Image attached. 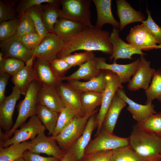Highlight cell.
I'll use <instances>...</instances> for the list:
<instances>
[{
  "instance_id": "obj_40",
  "label": "cell",
  "mask_w": 161,
  "mask_h": 161,
  "mask_svg": "<svg viewBox=\"0 0 161 161\" xmlns=\"http://www.w3.org/2000/svg\"><path fill=\"white\" fill-rule=\"evenodd\" d=\"M25 66L23 61L14 58H4L0 63V71H3L10 76L17 73Z\"/></svg>"
},
{
  "instance_id": "obj_8",
  "label": "cell",
  "mask_w": 161,
  "mask_h": 161,
  "mask_svg": "<svg viewBox=\"0 0 161 161\" xmlns=\"http://www.w3.org/2000/svg\"><path fill=\"white\" fill-rule=\"evenodd\" d=\"M46 129L38 116L33 115L20 129L14 132L13 136L4 143L2 147H6L13 144L33 140L38 134L44 133Z\"/></svg>"
},
{
  "instance_id": "obj_52",
  "label": "cell",
  "mask_w": 161,
  "mask_h": 161,
  "mask_svg": "<svg viewBox=\"0 0 161 161\" xmlns=\"http://www.w3.org/2000/svg\"><path fill=\"white\" fill-rule=\"evenodd\" d=\"M4 57L2 52H0V63L2 62L4 60Z\"/></svg>"
},
{
  "instance_id": "obj_29",
  "label": "cell",
  "mask_w": 161,
  "mask_h": 161,
  "mask_svg": "<svg viewBox=\"0 0 161 161\" xmlns=\"http://www.w3.org/2000/svg\"><path fill=\"white\" fill-rule=\"evenodd\" d=\"M35 80L36 76L33 67L29 68L25 66L12 76L11 79L14 86L24 95L30 84Z\"/></svg>"
},
{
  "instance_id": "obj_55",
  "label": "cell",
  "mask_w": 161,
  "mask_h": 161,
  "mask_svg": "<svg viewBox=\"0 0 161 161\" xmlns=\"http://www.w3.org/2000/svg\"><path fill=\"white\" fill-rule=\"evenodd\" d=\"M147 161H161V160H148Z\"/></svg>"
},
{
  "instance_id": "obj_6",
  "label": "cell",
  "mask_w": 161,
  "mask_h": 161,
  "mask_svg": "<svg viewBox=\"0 0 161 161\" xmlns=\"http://www.w3.org/2000/svg\"><path fill=\"white\" fill-rule=\"evenodd\" d=\"M106 70V85L102 93V99L100 107L96 117L97 122L96 135L102 129L106 113L117 90L119 89H123L124 88L122 85L120 78L116 74L110 71Z\"/></svg>"
},
{
  "instance_id": "obj_4",
  "label": "cell",
  "mask_w": 161,
  "mask_h": 161,
  "mask_svg": "<svg viewBox=\"0 0 161 161\" xmlns=\"http://www.w3.org/2000/svg\"><path fill=\"white\" fill-rule=\"evenodd\" d=\"M62 6L59 18L69 19L91 27L92 0H61Z\"/></svg>"
},
{
  "instance_id": "obj_12",
  "label": "cell",
  "mask_w": 161,
  "mask_h": 161,
  "mask_svg": "<svg viewBox=\"0 0 161 161\" xmlns=\"http://www.w3.org/2000/svg\"><path fill=\"white\" fill-rule=\"evenodd\" d=\"M138 67L127 85L128 89L135 91L142 89L146 90L149 87L152 77L156 70L151 67V62L143 55L140 56Z\"/></svg>"
},
{
  "instance_id": "obj_49",
  "label": "cell",
  "mask_w": 161,
  "mask_h": 161,
  "mask_svg": "<svg viewBox=\"0 0 161 161\" xmlns=\"http://www.w3.org/2000/svg\"><path fill=\"white\" fill-rule=\"evenodd\" d=\"M10 76L5 72L0 71V103L6 97L5 93Z\"/></svg>"
},
{
  "instance_id": "obj_37",
  "label": "cell",
  "mask_w": 161,
  "mask_h": 161,
  "mask_svg": "<svg viewBox=\"0 0 161 161\" xmlns=\"http://www.w3.org/2000/svg\"><path fill=\"white\" fill-rule=\"evenodd\" d=\"M75 116L73 111L65 107L59 113L55 127L51 137H55L58 135L70 124Z\"/></svg>"
},
{
  "instance_id": "obj_46",
  "label": "cell",
  "mask_w": 161,
  "mask_h": 161,
  "mask_svg": "<svg viewBox=\"0 0 161 161\" xmlns=\"http://www.w3.org/2000/svg\"><path fill=\"white\" fill-rule=\"evenodd\" d=\"M113 151H104L84 154L79 161H110Z\"/></svg>"
},
{
  "instance_id": "obj_32",
  "label": "cell",
  "mask_w": 161,
  "mask_h": 161,
  "mask_svg": "<svg viewBox=\"0 0 161 161\" xmlns=\"http://www.w3.org/2000/svg\"><path fill=\"white\" fill-rule=\"evenodd\" d=\"M81 101L85 114L94 112L97 106L101 105L102 93L89 92L81 93Z\"/></svg>"
},
{
  "instance_id": "obj_38",
  "label": "cell",
  "mask_w": 161,
  "mask_h": 161,
  "mask_svg": "<svg viewBox=\"0 0 161 161\" xmlns=\"http://www.w3.org/2000/svg\"><path fill=\"white\" fill-rule=\"evenodd\" d=\"M92 51H85L79 53L70 54L62 58L72 67L80 66L84 63L95 58Z\"/></svg>"
},
{
  "instance_id": "obj_2",
  "label": "cell",
  "mask_w": 161,
  "mask_h": 161,
  "mask_svg": "<svg viewBox=\"0 0 161 161\" xmlns=\"http://www.w3.org/2000/svg\"><path fill=\"white\" fill-rule=\"evenodd\" d=\"M129 138V145L145 160H161V136L142 129L136 124Z\"/></svg>"
},
{
  "instance_id": "obj_9",
  "label": "cell",
  "mask_w": 161,
  "mask_h": 161,
  "mask_svg": "<svg viewBox=\"0 0 161 161\" xmlns=\"http://www.w3.org/2000/svg\"><path fill=\"white\" fill-rule=\"evenodd\" d=\"M126 40L132 47L142 50L157 49V43L155 37L143 23L131 28Z\"/></svg>"
},
{
  "instance_id": "obj_30",
  "label": "cell",
  "mask_w": 161,
  "mask_h": 161,
  "mask_svg": "<svg viewBox=\"0 0 161 161\" xmlns=\"http://www.w3.org/2000/svg\"><path fill=\"white\" fill-rule=\"evenodd\" d=\"M31 142L27 141L13 144L6 147H0V161H14L22 157Z\"/></svg>"
},
{
  "instance_id": "obj_27",
  "label": "cell",
  "mask_w": 161,
  "mask_h": 161,
  "mask_svg": "<svg viewBox=\"0 0 161 161\" xmlns=\"http://www.w3.org/2000/svg\"><path fill=\"white\" fill-rule=\"evenodd\" d=\"M95 58L80 66L78 69L71 75L64 77V80H79L83 79L88 81L98 76L102 70L97 68Z\"/></svg>"
},
{
  "instance_id": "obj_24",
  "label": "cell",
  "mask_w": 161,
  "mask_h": 161,
  "mask_svg": "<svg viewBox=\"0 0 161 161\" xmlns=\"http://www.w3.org/2000/svg\"><path fill=\"white\" fill-rule=\"evenodd\" d=\"M96 10L97 18L95 26L102 29L105 24L111 25L118 29L120 23L114 17L111 10V0H93Z\"/></svg>"
},
{
  "instance_id": "obj_7",
  "label": "cell",
  "mask_w": 161,
  "mask_h": 161,
  "mask_svg": "<svg viewBox=\"0 0 161 161\" xmlns=\"http://www.w3.org/2000/svg\"><path fill=\"white\" fill-rule=\"evenodd\" d=\"M129 145V137H119L101 129L95 137L90 141L85 149L84 154L113 150Z\"/></svg>"
},
{
  "instance_id": "obj_50",
  "label": "cell",
  "mask_w": 161,
  "mask_h": 161,
  "mask_svg": "<svg viewBox=\"0 0 161 161\" xmlns=\"http://www.w3.org/2000/svg\"><path fill=\"white\" fill-rule=\"evenodd\" d=\"M60 161H79L71 153L66 152L65 155Z\"/></svg>"
},
{
  "instance_id": "obj_15",
  "label": "cell",
  "mask_w": 161,
  "mask_h": 161,
  "mask_svg": "<svg viewBox=\"0 0 161 161\" xmlns=\"http://www.w3.org/2000/svg\"><path fill=\"white\" fill-rule=\"evenodd\" d=\"M1 52L4 58H12L25 63L33 55L21 42L20 37L16 35L0 41Z\"/></svg>"
},
{
  "instance_id": "obj_11",
  "label": "cell",
  "mask_w": 161,
  "mask_h": 161,
  "mask_svg": "<svg viewBox=\"0 0 161 161\" xmlns=\"http://www.w3.org/2000/svg\"><path fill=\"white\" fill-rule=\"evenodd\" d=\"M55 140L51 137H47L44 133L38 134L31 140L28 149V151L39 154H45L61 160L66 152L58 145Z\"/></svg>"
},
{
  "instance_id": "obj_45",
  "label": "cell",
  "mask_w": 161,
  "mask_h": 161,
  "mask_svg": "<svg viewBox=\"0 0 161 161\" xmlns=\"http://www.w3.org/2000/svg\"><path fill=\"white\" fill-rule=\"evenodd\" d=\"M148 17L142 21L143 24L153 35L159 45H161V27L154 21L151 15V12L148 8L146 10Z\"/></svg>"
},
{
  "instance_id": "obj_28",
  "label": "cell",
  "mask_w": 161,
  "mask_h": 161,
  "mask_svg": "<svg viewBox=\"0 0 161 161\" xmlns=\"http://www.w3.org/2000/svg\"><path fill=\"white\" fill-rule=\"evenodd\" d=\"M61 0L41 5V15L44 24L48 32H53L55 24L59 18Z\"/></svg>"
},
{
  "instance_id": "obj_35",
  "label": "cell",
  "mask_w": 161,
  "mask_h": 161,
  "mask_svg": "<svg viewBox=\"0 0 161 161\" xmlns=\"http://www.w3.org/2000/svg\"><path fill=\"white\" fill-rule=\"evenodd\" d=\"M18 0H0V22L18 18L16 6Z\"/></svg>"
},
{
  "instance_id": "obj_44",
  "label": "cell",
  "mask_w": 161,
  "mask_h": 161,
  "mask_svg": "<svg viewBox=\"0 0 161 161\" xmlns=\"http://www.w3.org/2000/svg\"><path fill=\"white\" fill-rule=\"evenodd\" d=\"M19 37L23 44L31 52L37 47L42 38L37 32L28 34Z\"/></svg>"
},
{
  "instance_id": "obj_5",
  "label": "cell",
  "mask_w": 161,
  "mask_h": 161,
  "mask_svg": "<svg viewBox=\"0 0 161 161\" xmlns=\"http://www.w3.org/2000/svg\"><path fill=\"white\" fill-rule=\"evenodd\" d=\"M92 113L83 117L75 116L70 124L54 138L60 147L65 152L82 134L89 117L95 114Z\"/></svg>"
},
{
  "instance_id": "obj_23",
  "label": "cell",
  "mask_w": 161,
  "mask_h": 161,
  "mask_svg": "<svg viewBox=\"0 0 161 161\" xmlns=\"http://www.w3.org/2000/svg\"><path fill=\"white\" fill-rule=\"evenodd\" d=\"M86 27L82 24L69 19L59 18L54 26L53 32L65 43Z\"/></svg>"
},
{
  "instance_id": "obj_20",
  "label": "cell",
  "mask_w": 161,
  "mask_h": 161,
  "mask_svg": "<svg viewBox=\"0 0 161 161\" xmlns=\"http://www.w3.org/2000/svg\"><path fill=\"white\" fill-rule=\"evenodd\" d=\"M36 80L42 84L56 87L64 80L54 72L49 61L36 58L33 66Z\"/></svg>"
},
{
  "instance_id": "obj_43",
  "label": "cell",
  "mask_w": 161,
  "mask_h": 161,
  "mask_svg": "<svg viewBox=\"0 0 161 161\" xmlns=\"http://www.w3.org/2000/svg\"><path fill=\"white\" fill-rule=\"evenodd\" d=\"M57 0H18L16 10L18 14V18L29 9L43 4L55 2Z\"/></svg>"
},
{
  "instance_id": "obj_17",
  "label": "cell",
  "mask_w": 161,
  "mask_h": 161,
  "mask_svg": "<svg viewBox=\"0 0 161 161\" xmlns=\"http://www.w3.org/2000/svg\"><path fill=\"white\" fill-rule=\"evenodd\" d=\"M56 88L65 107L73 111L76 116L83 117L85 115L81 101V93L67 83L62 82Z\"/></svg>"
},
{
  "instance_id": "obj_48",
  "label": "cell",
  "mask_w": 161,
  "mask_h": 161,
  "mask_svg": "<svg viewBox=\"0 0 161 161\" xmlns=\"http://www.w3.org/2000/svg\"><path fill=\"white\" fill-rule=\"evenodd\" d=\"M22 157L25 161H60L61 160L53 157H45L39 154L26 151Z\"/></svg>"
},
{
  "instance_id": "obj_53",
  "label": "cell",
  "mask_w": 161,
  "mask_h": 161,
  "mask_svg": "<svg viewBox=\"0 0 161 161\" xmlns=\"http://www.w3.org/2000/svg\"><path fill=\"white\" fill-rule=\"evenodd\" d=\"M14 161H25V160L22 157L17 159Z\"/></svg>"
},
{
  "instance_id": "obj_19",
  "label": "cell",
  "mask_w": 161,
  "mask_h": 161,
  "mask_svg": "<svg viewBox=\"0 0 161 161\" xmlns=\"http://www.w3.org/2000/svg\"><path fill=\"white\" fill-rule=\"evenodd\" d=\"M116 93L128 104L127 109L131 114L133 118L137 123L157 113L152 102L144 105L137 103L128 97L123 89H118Z\"/></svg>"
},
{
  "instance_id": "obj_21",
  "label": "cell",
  "mask_w": 161,
  "mask_h": 161,
  "mask_svg": "<svg viewBox=\"0 0 161 161\" xmlns=\"http://www.w3.org/2000/svg\"><path fill=\"white\" fill-rule=\"evenodd\" d=\"M95 114L89 118L82 135L66 151L71 153L79 160L84 155L85 149L91 141L92 133L97 127V120Z\"/></svg>"
},
{
  "instance_id": "obj_34",
  "label": "cell",
  "mask_w": 161,
  "mask_h": 161,
  "mask_svg": "<svg viewBox=\"0 0 161 161\" xmlns=\"http://www.w3.org/2000/svg\"><path fill=\"white\" fill-rule=\"evenodd\" d=\"M110 161H147L135 152L129 145L113 150Z\"/></svg>"
},
{
  "instance_id": "obj_54",
  "label": "cell",
  "mask_w": 161,
  "mask_h": 161,
  "mask_svg": "<svg viewBox=\"0 0 161 161\" xmlns=\"http://www.w3.org/2000/svg\"><path fill=\"white\" fill-rule=\"evenodd\" d=\"M161 49V45H158L157 46V49Z\"/></svg>"
},
{
  "instance_id": "obj_36",
  "label": "cell",
  "mask_w": 161,
  "mask_h": 161,
  "mask_svg": "<svg viewBox=\"0 0 161 161\" xmlns=\"http://www.w3.org/2000/svg\"><path fill=\"white\" fill-rule=\"evenodd\" d=\"M136 124L142 129L161 136V112Z\"/></svg>"
},
{
  "instance_id": "obj_26",
  "label": "cell",
  "mask_w": 161,
  "mask_h": 161,
  "mask_svg": "<svg viewBox=\"0 0 161 161\" xmlns=\"http://www.w3.org/2000/svg\"><path fill=\"white\" fill-rule=\"evenodd\" d=\"M124 100L116 93L106 115L102 129L112 134L122 109L126 106Z\"/></svg>"
},
{
  "instance_id": "obj_14",
  "label": "cell",
  "mask_w": 161,
  "mask_h": 161,
  "mask_svg": "<svg viewBox=\"0 0 161 161\" xmlns=\"http://www.w3.org/2000/svg\"><path fill=\"white\" fill-rule=\"evenodd\" d=\"M21 95L20 91L14 86L11 93L0 103V126L5 132L9 131L13 125V116L16 102Z\"/></svg>"
},
{
  "instance_id": "obj_39",
  "label": "cell",
  "mask_w": 161,
  "mask_h": 161,
  "mask_svg": "<svg viewBox=\"0 0 161 161\" xmlns=\"http://www.w3.org/2000/svg\"><path fill=\"white\" fill-rule=\"evenodd\" d=\"M19 22L18 18L0 22V41H4L16 34Z\"/></svg>"
},
{
  "instance_id": "obj_1",
  "label": "cell",
  "mask_w": 161,
  "mask_h": 161,
  "mask_svg": "<svg viewBox=\"0 0 161 161\" xmlns=\"http://www.w3.org/2000/svg\"><path fill=\"white\" fill-rule=\"evenodd\" d=\"M108 31L95 26L86 27L67 42L58 54L60 58L79 50L98 51L106 54L112 55L113 48Z\"/></svg>"
},
{
  "instance_id": "obj_25",
  "label": "cell",
  "mask_w": 161,
  "mask_h": 161,
  "mask_svg": "<svg viewBox=\"0 0 161 161\" xmlns=\"http://www.w3.org/2000/svg\"><path fill=\"white\" fill-rule=\"evenodd\" d=\"M106 70H102L97 76L86 82L79 80L67 81V83L71 87L80 93L89 92L102 93L106 83Z\"/></svg>"
},
{
  "instance_id": "obj_41",
  "label": "cell",
  "mask_w": 161,
  "mask_h": 161,
  "mask_svg": "<svg viewBox=\"0 0 161 161\" xmlns=\"http://www.w3.org/2000/svg\"><path fill=\"white\" fill-rule=\"evenodd\" d=\"M19 22L16 35L19 37L37 32L34 23L29 14L25 12L18 18Z\"/></svg>"
},
{
  "instance_id": "obj_13",
  "label": "cell",
  "mask_w": 161,
  "mask_h": 161,
  "mask_svg": "<svg viewBox=\"0 0 161 161\" xmlns=\"http://www.w3.org/2000/svg\"><path fill=\"white\" fill-rule=\"evenodd\" d=\"M119 29L113 27L110 34V41L112 45L113 52L109 57L110 61L114 63L120 59H132V56L134 54L144 55L145 54L142 50L136 48L129 43H127L119 37Z\"/></svg>"
},
{
  "instance_id": "obj_3",
  "label": "cell",
  "mask_w": 161,
  "mask_h": 161,
  "mask_svg": "<svg viewBox=\"0 0 161 161\" xmlns=\"http://www.w3.org/2000/svg\"><path fill=\"white\" fill-rule=\"evenodd\" d=\"M42 84L36 80L33 81L29 87L24 99L17 106L18 115L11 130L7 132H4L6 141L11 138L14 132L23 125L27 118L36 115L37 95Z\"/></svg>"
},
{
  "instance_id": "obj_33",
  "label": "cell",
  "mask_w": 161,
  "mask_h": 161,
  "mask_svg": "<svg viewBox=\"0 0 161 161\" xmlns=\"http://www.w3.org/2000/svg\"><path fill=\"white\" fill-rule=\"evenodd\" d=\"M145 92L147 97L145 104L152 102L155 99L161 103V68L155 72L151 84Z\"/></svg>"
},
{
  "instance_id": "obj_18",
  "label": "cell",
  "mask_w": 161,
  "mask_h": 161,
  "mask_svg": "<svg viewBox=\"0 0 161 161\" xmlns=\"http://www.w3.org/2000/svg\"><path fill=\"white\" fill-rule=\"evenodd\" d=\"M37 104L60 113L65 106L56 89V87L42 84L37 95Z\"/></svg>"
},
{
  "instance_id": "obj_22",
  "label": "cell",
  "mask_w": 161,
  "mask_h": 161,
  "mask_svg": "<svg viewBox=\"0 0 161 161\" xmlns=\"http://www.w3.org/2000/svg\"><path fill=\"white\" fill-rule=\"evenodd\" d=\"M117 13L120 19V30H122L128 24L145 20L143 14L134 9L127 1L117 0Z\"/></svg>"
},
{
  "instance_id": "obj_10",
  "label": "cell",
  "mask_w": 161,
  "mask_h": 161,
  "mask_svg": "<svg viewBox=\"0 0 161 161\" xmlns=\"http://www.w3.org/2000/svg\"><path fill=\"white\" fill-rule=\"evenodd\" d=\"M64 44L54 33H48L32 52L36 58L50 61L56 58Z\"/></svg>"
},
{
  "instance_id": "obj_51",
  "label": "cell",
  "mask_w": 161,
  "mask_h": 161,
  "mask_svg": "<svg viewBox=\"0 0 161 161\" xmlns=\"http://www.w3.org/2000/svg\"><path fill=\"white\" fill-rule=\"evenodd\" d=\"M36 59V58L33 55L25 63V66L29 68H33Z\"/></svg>"
},
{
  "instance_id": "obj_16",
  "label": "cell",
  "mask_w": 161,
  "mask_h": 161,
  "mask_svg": "<svg viewBox=\"0 0 161 161\" xmlns=\"http://www.w3.org/2000/svg\"><path fill=\"white\" fill-rule=\"evenodd\" d=\"M140 58L130 64H120L116 62L109 64L106 62L103 57L95 58L96 65L100 69L110 71L119 77L122 83L129 82L138 67Z\"/></svg>"
},
{
  "instance_id": "obj_31",
  "label": "cell",
  "mask_w": 161,
  "mask_h": 161,
  "mask_svg": "<svg viewBox=\"0 0 161 161\" xmlns=\"http://www.w3.org/2000/svg\"><path fill=\"white\" fill-rule=\"evenodd\" d=\"M44 106L37 105L36 115L48 131L49 135H52L56 124L59 114Z\"/></svg>"
},
{
  "instance_id": "obj_47",
  "label": "cell",
  "mask_w": 161,
  "mask_h": 161,
  "mask_svg": "<svg viewBox=\"0 0 161 161\" xmlns=\"http://www.w3.org/2000/svg\"><path fill=\"white\" fill-rule=\"evenodd\" d=\"M49 62L55 73L61 77H64L66 71L72 67L63 58H56Z\"/></svg>"
},
{
  "instance_id": "obj_42",
  "label": "cell",
  "mask_w": 161,
  "mask_h": 161,
  "mask_svg": "<svg viewBox=\"0 0 161 161\" xmlns=\"http://www.w3.org/2000/svg\"><path fill=\"white\" fill-rule=\"evenodd\" d=\"M27 12L30 16L35 25L37 32L42 38L48 33L43 22L41 5L34 7L28 10Z\"/></svg>"
}]
</instances>
